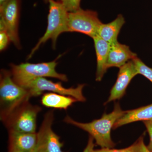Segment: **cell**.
<instances>
[{
  "label": "cell",
  "mask_w": 152,
  "mask_h": 152,
  "mask_svg": "<svg viewBox=\"0 0 152 152\" xmlns=\"http://www.w3.org/2000/svg\"><path fill=\"white\" fill-rule=\"evenodd\" d=\"M129 148L132 152H150L144 143V137L143 136H141Z\"/></svg>",
  "instance_id": "d6986e66"
},
{
  "label": "cell",
  "mask_w": 152,
  "mask_h": 152,
  "mask_svg": "<svg viewBox=\"0 0 152 152\" xmlns=\"http://www.w3.org/2000/svg\"><path fill=\"white\" fill-rule=\"evenodd\" d=\"M42 108L26 101L1 120L10 131L36 133L37 118Z\"/></svg>",
  "instance_id": "5b68a950"
},
{
  "label": "cell",
  "mask_w": 152,
  "mask_h": 152,
  "mask_svg": "<svg viewBox=\"0 0 152 152\" xmlns=\"http://www.w3.org/2000/svg\"><path fill=\"white\" fill-rule=\"evenodd\" d=\"M132 61L135 66L138 74L144 76L152 83V68L146 65L137 57L133 59Z\"/></svg>",
  "instance_id": "e0dca14e"
},
{
  "label": "cell",
  "mask_w": 152,
  "mask_h": 152,
  "mask_svg": "<svg viewBox=\"0 0 152 152\" xmlns=\"http://www.w3.org/2000/svg\"><path fill=\"white\" fill-rule=\"evenodd\" d=\"M32 152H35L34 151Z\"/></svg>",
  "instance_id": "484cf974"
},
{
  "label": "cell",
  "mask_w": 152,
  "mask_h": 152,
  "mask_svg": "<svg viewBox=\"0 0 152 152\" xmlns=\"http://www.w3.org/2000/svg\"><path fill=\"white\" fill-rule=\"evenodd\" d=\"M31 97L29 91L17 84L10 71L2 69L0 77L1 120L7 117L16 108Z\"/></svg>",
  "instance_id": "3957f363"
},
{
  "label": "cell",
  "mask_w": 152,
  "mask_h": 152,
  "mask_svg": "<svg viewBox=\"0 0 152 152\" xmlns=\"http://www.w3.org/2000/svg\"><path fill=\"white\" fill-rule=\"evenodd\" d=\"M57 59L49 62L31 64L22 63L19 65L11 64V73L14 81L17 84L26 88L31 82L39 78H54L64 82L68 81L64 74L56 71Z\"/></svg>",
  "instance_id": "7a4b0ae2"
},
{
  "label": "cell",
  "mask_w": 152,
  "mask_h": 152,
  "mask_svg": "<svg viewBox=\"0 0 152 152\" xmlns=\"http://www.w3.org/2000/svg\"><path fill=\"white\" fill-rule=\"evenodd\" d=\"M126 111L122 110L118 104L115 106L113 111L109 114H104L99 119L88 123L76 121L69 116L65 117L64 121L76 126L90 134L96 144L102 148H113L115 144L111 137V131L116 122L121 118Z\"/></svg>",
  "instance_id": "6da1fadb"
},
{
  "label": "cell",
  "mask_w": 152,
  "mask_h": 152,
  "mask_svg": "<svg viewBox=\"0 0 152 152\" xmlns=\"http://www.w3.org/2000/svg\"><path fill=\"white\" fill-rule=\"evenodd\" d=\"M54 120L53 110L49 111L45 115L39 132L35 152H65L62 150L63 144L60 137L52 129Z\"/></svg>",
  "instance_id": "9c48e42d"
},
{
  "label": "cell",
  "mask_w": 152,
  "mask_h": 152,
  "mask_svg": "<svg viewBox=\"0 0 152 152\" xmlns=\"http://www.w3.org/2000/svg\"><path fill=\"white\" fill-rule=\"evenodd\" d=\"M9 0H0V5L2 4H4L7 1Z\"/></svg>",
  "instance_id": "cb8c5ba5"
},
{
  "label": "cell",
  "mask_w": 152,
  "mask_h": 152,
  "mask_svg": "<svg viewBox=\"0 0 152 152\" xmlns=\"http://www.w3.org/2000/svg\"><path fill=\"white\" fill-rule=\"evenodd\" d=\"M144 123L146 127L147 131L150 137L149 144L147 147L150 152H152V122L150 121H145Z\"/></svg>",
  "instance_id": "44dd1931"
},
{
  "label": "cell",
  "mask_w": 152,
  "mask_h": 152,
  "mask_svg": "<svg viewBox=\"0 0 152 152\" xmlns=\"http://www.w3.org/2000/svg\"><path fill=\"white\" fill-rule=\"evenodd\" d=\"M94 139L92 137L90 136L88 144L83 152H94L95 144L94 143Z\"/></svg>",
  "instance_id": "603a6c76"
},
{
  "label": "cell",
  "mask_w": 152,
  "mask_h": 152,
  "mask_svg": "<svg viewBox=\"0 0 152 152\" xmlns=\"http://www.w3.org/2000/svg\"><path fill=\"white\" fill-rule=\"evenodd\" d=\"M45 1V2H48L49 0H44Z\"/></svg>",
  "instance_id": "d4e9b609"
},
{
  "label": "cell",
  "mask_w": 152,
  "mask_h": 152,
  "mask_svg": "<svg viewBox=\"0 0 152 152\" xmlns=\"http://www.w3.org/2000/svg\"><path fill=\"white\" fill-rule=\"evenodd\" d=\"M137 57V54L132 52L129 46L118 41L110 45L107 69L113 67L121 68Z\"/></svg>",
  "instance_id": "7c38bea8"
},
{
  "label": "cell",
  "mask_w": 152,
  "mask_h": 152,
  "mask_svg": "<svg viewBox=\"0 0 152 152\" xmlns=\"http://www.w3.org/2000/svg\"><path fill=\"white\" fill-rule=\"evenodd\" d=\"M84 84L79 85L77 88H66L61 82L53 83L45 77L34 80L25 88L29 92L31 97L40 96L44 91H50L59 94L72 97L79 102H84L86 98L83 94Z\"/></svg>",
  "instance_id": "ba28073f"
},
{
  "label": "cell",
  "mask_w": 152,
  "mask_h": 152,
  "mask_svg": "<svg viewBox=\"0 0 152 152\" xmlns=\"http://www.w3.org/2000/svg\"><path fill=\"white\" fill-rule=\"evenodd\" d=\"M77 101L72 97L54 93L44 94L41 99L42 104L45 107L65 110Z\"/></svg>",
  "instance_id": "2e32d148"
},
{
  "label": "cell",
  "mask_w": 152,
  "mask_h": 152,
  "mask_svg": "<svg viewBox=\"0 0 152 152\" xmlns=\"http://www.w3.org/2000/svg\"><path fill=\"white\" fill-rule=\"evenodd\" d=\"M125 23L124 18L120 14L110 23H102L98 31V36L110 45L116 42L118 36Z\"/></svg>",
  "instance_id": "9a60e30c"
},
{
  "label": "cell",
  "mask_w": 152,
  "mask_h": 152,
  "mask_svg": "<svg viewBox=\"0 0 152 152\" xmlns=\"http://www.w3.org/2000/svg\"><path fill=\"white\" fill-rule=\"evenodd\" d=\"M137 75H138L137 71L132 60L120 68L116 82L111 90L110 96L106 103L122 97L132 79Z\"/></svg>",
  "instance_id": "30bf717a"
},
{
  "label": "cell",
  "mask_w": 152,
  "mask_h": 152,
  "mask_svg": "<svg viewBox=\"0 0 152 152\" xmlns=\"http://www.w3.org/2000/svg\"><path fill=\"white\" fill-rule=\"evenodd\" d=\"M97 58L96 81H101L108 69L107 61L110 44L98 36L93 38Z\"/></svg>",
  "instance_id": "4fadbf2b"
},
{
  "label": "cell",
  "mask_w": 152,
  "mask_h": 152,
  "mask_svg": "<svg viewBox=\"0 0 152 152\" xmlns=\"http://www.w3.org/2000/svg\"><path fill=\"white\" fill-rule=\"evenodd\" d=\"M20 0H9L0 5V29L7 31L11 42L20 48L18 34Z\"/></svg>",
  "instance_id": "52a82bcc"
},
{
  "label": "cell",
  "mask_w": 152,
  "mask_h": 152,
  "mask_svg": "<svg viewBox=\"0 0 152 152\" xmlns=\"http://www.w3.org/2000/svg\"><path fill=\"white\" fill-rule=\"evenodd\" d=\"M10 39L7 31L3 29H0V50H4L8 46Z\"/></svg>",
  "instance_id": "ffe728a7"
},
{
  "label": "cell",
  "mask_w": 152,
  "mask_h": 152,
  "mask_svg": "<svg viewBox=\"0 0 152 152\" xmlns=\"http://www.w3.org/2000/svg\"><path fill=\"white\" fill-rule=\"evenodd\" d=\"M140 121L152 122V104L126 111L122 116L115 123L113 129H117L127 124Z\"/></svg>",
  "instance_id": "5bb4252c"
},
{
  "label": "cell",
  "mask_w": 152,
  "mask_h": 152,
  "mask_svg": "<svg viewBox=\"0 0 152 152\" xmlns=\"http://www.w3.org/2000/svg\"><path fill=\"white\" fill-rule=\"evenodd\" d=\"M94 152H132L129 147L122 149H114L112 148H101L99 150H95Z\"/></svg>",
  "instance_id": "7402d4cb"
},
{
  "label": "cell",
  "mask_w": 152,
  "mask_h": 152,
  "mask_svg": "<svg viewBox=\"0 0 152 152\" xmlns=\"http://www.w3.org/2000/svg\"><path fill=\"white\" fill-rule=\"evenodd\" d=\"M102 23L95 11L80 9L75 12H69L68 32L82 33L93 39L98 36Z\"/></svg>",
  "instance_id": "8992f818"
},
{
  "label": "cell",
  "mask_w": 152,
  "mask_h": 152,
  "mask_svg": "<svg viewBox=\"0 0 152 152\" xmlns=\"http://www.w3.org/2000/svg\"><path fill=\"white\" fill-rule=\"evenodd\" d=\"M65 7L68 12H75L80 8L81 0H56Z\"/></svg>",
  "instance_id": "ac0fdd59"
},
{
  "label": "cell",
  "mask_w": 152,
  "mask_h": 152,
  "mask_svg": "<svg viewBox=\"0 0 152 152\" xmlns=\"http://www.w3.org/2000/svg\"><path fill=\"white\" fill-rule=\"evenodd\" d=\"M37 133L9 132L8 152L34 151L37 143Z\"/></svg>",
  "instance_id": "8fae6325"
},
{
  "label": "cell",
  "mask_w": 152,
  "mask_h": 152,
  "mask_svg": "<svg viewBox=\"0 0 152 152\" xmlns=\"http://www.w3.org/2000/svg\"><path fill=\"white\" fill-rule=\"evenodd\" d=\"M49 11L48 25L45 33L39 39L37 45L32 50L28 58H31L41 45L49 39L52 42L53 48H55L57 39L62 33L68 32V19L69 12L61 3L55 0H49Z\"/></svg>",
  "instance_id": "277c9868"
}]
</instances>
